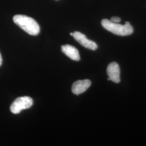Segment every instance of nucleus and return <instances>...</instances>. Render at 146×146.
<instances>
[{
    "label": "nucleus",
    "instance_id": "f257e3e1",
    "mask_svg": "<svg viewBox=\"0 0 146 146\" xmlns=\"http://www.w3.org/2000/svg\"><path fill=\"white\" fill-rule=\"evenodd\" d=\"M13 21L16 25L31 35H37L40 31V26L36 21L31 17L16 15L14 16Z\"/></svg>",
    "mask_w": 146,
    "mask_h": 146
},
{
    "label": "nucleus",
    "instance_id": "f03ea898",
    "mask_svg": "<svg viewBox=\"0 0 146 146\" xmlns=\"http://www.w3.org/2000/svg\"><path fill=\"white\" fill-rule=\"evenodd\" d=\"M101 25L106 30L119 36L130 35L134 31L133 27L128 22H125V25H122L108 19H104L101 21Z\"/></svg>",
    "mask_w": 146,
    "mask_h": 146
},
{
    "label": "nucleus",
    "instance_id": "7ed1b4c3",
    "mask_svg": "<svg viewBox=\"0 0 146 146\" xmlns=\"http://www.w3.org/2000/svg\"><path fill=\"white\" fill-rule=\"evenodd\" d=\"M33 104V100L29 96H22L17 98L11 104V112L17 114L21 112L22 110L31 108Z\"/></svg>",
    "mask_w": 146,
    "mask_h": 146
},
{
    "label": "nucleus",
    "instance_id": "20e7f679",
    "mask_svg": "<svg viewBox=\"0 0 146 146\" xmlns=\"http://www.w3.org/2000/svg\"><path fill=\"white\" fill-rule=\"evenodd\" d=\"M73 36L80 44L87 49L95 50L98 48V45L96 43L88 39L85 35L79 31H75L73 33Z\"/></svg>",
    "mask_w": 146,
    "mask_h": 146
},
{
    "label": "nucleus",
    "instance_id": "39448f33",
    "mask_svg": "<svg viewBox=\"0 0 146 146\" xmlns=\"http://www.w3.org/2000/svg\"><path fill=\"white\" fill-rule=\"evenodd\" d=\"M107 73L108 75V80L118 84L120 82V70L119 64L115 62L111 63L107 68Z\"/></svg>",
    "mask_w": 146,
    "mask_h": 146
},
{
    "label": "nucleus",
    "instance_id": "423d86ee",
    "mask_svg": "<svg viewBox=\"0 0 146 146\" xmlns=\"http://www.w3.org/2000/svg\"><path fill=\"white\" fill-rule=\"evenodd\" d=\"M91 84V81L88 79L78 80L73 84L72 91L73 94L75 95L82 94L89 88Z\"/></svg>",
    "mask_w": 146,
    "mask_h": 146
},
{
    "label": "nucleus",
    "instance_id": "0eeeda50",
    "mask_svg": "<svg viewBox=\"0 0 146 146\" xmlns=\"http://www.w3.org/2000/svg\"><path fill=\"white\" fill-rule=\"evenodd\" d=\"M61 49L62 52L72 60L76 61L80 60L79 52L75 47L69 44H66L62 46Z\"/></svg>",
    "mask_w": 146,
    "mask_h": 146
},
{
    "label": "nucleus",
    "instance_id": "6e6552de",
    "mask_svg": "<svg viewBox=\"0 0 146 146\" xmlns=\"http://www.w3.org/2000/svg\"><path fill=\"white\" fill-rule=\"evenodd\" d=\"M110 21L114 23H119L121 21V19H120L119 17H116V16H114V17H112L111 18V20Z\"/></svg>",
    "mask_w": 146,
    "mask_h": 146
},
{
    "label": "nucleus",
    "instance_id": "1a4fd4ad",
    "mask_svg": "<svg viewBox=\"0 0 146 146\" xmlns=\"http://www.w3.org/2000/svg\"><path fill=\"white\" fill-rule=\"evenodd\" d=\"M2 58L0 53V66L2 65Z\"/></svg>",
    "mask_w": 146,
    "mask_h": 146
},
{
    "label": "nucleus",
    "instance_id": "9d476101",
    "mask_svg": "<svg viewBox=\"0 0 146 146\" xmlns=\"http://www.w3.org/2000/svg\"><path fill=\"white\" fill-rule=\"evenodd\" d=\"M70 35H71V36H73V33H70Z\"/></svg>",
    "mask_w": 146,
    "mask_h": 146
}]
</instances>
